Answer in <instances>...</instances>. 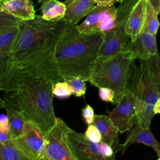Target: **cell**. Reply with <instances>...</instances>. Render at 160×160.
I'll use <instances>...</instances> for the list:
<instances>
[{
  "label": "cell",
  "mask_w": 160,
  "mask_h": 160,
  "mask_svg": "<svg viewBox=\"0 0 160 160\" xmlns=\"http://www.w3.org/2000/svg\"><path fill=\"white\" fill-rule=\"evenodd\" d=\"M68 138L77 160H116L114 150L105 142H92L86 138L84 134L78 132L71 128Z\"/></svg>",
  "instance_id": "obj_9"
},
{
  "label": "cell",
  "mask_w": 160,
  "mask_h": 160,
  "mask_svg": "<svg viewBox=\"0 0 160 160\" xmlns=\"http://www.w3.org/2000/svg\"><path fill=\"white\" fill-rule=\"evenodd\" d=\"M68 23L63 19L49 22L36 15L21 21L15 38L12 59L18 75L44 78L54 82L62 81L55 58L56 45Z\"/></svg>",
  "instance_id": "obj_1"
},
{
  "label": "cell",
  "mask_w": 160,
  "mask_h": 160,
  "mask_svg": "<svg viewBox=\"0 0 160 160\" xmlns=\"http://www.w3.org/2000/svg\"><path fill=\"white\" fill-rule=\"evenodd\" d=\"M157 160H160V158H159L158 159H157Z\"/></svg>",
  "instance_id": "obj_42"
},
{
  "label": "cell",
  "mask_w": 160,
  "mask_h": 160,
  "mask_svg": "<svg viewBox=\"0 0 160 160\" xmlns=\"http://www.w3.org/2000/svg\"><path fill=\"white\" fill-rule=\"evenodd\" d=\"M18 31V26L0 36V90L6 93L16 90L21 81L12 59V45Z\"/></svg>",
  "instance_id": "obj_8"
},
{
  "label": "cell",
  "mask_w": 160,
  "mask_h": 160,
  "mask_svg": "<svg viewBox=\"0 0 160 160\" xmlns=\"http://www.w3.org/2000/svg\"><path fill=\"white\" fill-rule=\"evenodd\" d=\"M94 0H75L66 6L63 20L67 23L76 25L84 16H86L96 6Z\"/></svg>",
  "instance_id": "obj_18"
},
{
  "label": "cell",
  "mask_w": 160,
  "mask_h": 160,
  "mask_svg": "<svg viewBox=\"0 0 160 160\" xmlns=\"http://www.w3.org/2000/svg\"><path fill=\"white\" fill-rule=\"evenodd\" d=\"M160 98V56L159 54L146 59Z\"/></svg>",
  "instance_id": "obj_23"
},
{
  "label": "cell",
  "mask_w": 160,
  "mask_h": 160,
  "mask_svg": "<svg viewBox=\"0 0 160 160\" xmlns=\"http://www.w3.org/2000/svg\"><path fill=\"white\" fill-rule=\"evenodd\" d=\"M74 1H75V0H65L64 2V3L65 4V5H66V6H68L69 5L71 2H72Z\"/></svg>",
  "instance_id": "obj_36"
},
{
  "label": "cell",
  "mask_w": 160,
  "mask_h": 160,
  "mask_svg": "<svg viewBox=\"0 0 160 160\" xmlns=\"http://www.w3.org/2000/svg\"><path fill=\"white\" fill-rule=\"evenodd\" d=\"M104 32L80 33L76 25L68 24L58 41L55 58L62 79L79 77L89 81L92 67L103 42Z\"/></svg>",
  "instance_id": "obj_2"
},
{
  "label": "cell",
  "mask_w": 160,
  "mask_h": 160,
  "mask_svg": "<svg viewBox=\"0 0 160 160\" xmlns=\"http://www.w3.org/2000/svg\"><path fill=\"white\" fill-rule=\"evenodd\" d=\"M4 12V9H3L2 4L0 3V13H1V12Z\"/></svg>",
  "instance_id": "obj_37"
},
{
  "label": "cell",
  "mask_w": 160,
  "mask_h": 160,
  "mask_svg": "<svg viewBox=\"0 0 160 160\" xmlns=\"http://www.w3.org/2000/svg\"><path fill=\"white\" fill-rule=\"evenodd\" d=\"M1 91V90H0ZM4 101L0 97V109L4 108Z\"/></svg>",
  "instance_id": "obj_35"
},
{
  "label": "cell",
  "mask_w": 160,
  "mask_h": 160,
  "mask_svg": "<svg viewBox=\"0 0 160 160\" xmlns=\"http://www.w3.org/2000/svg\"><path fill=\"white\" fill-rule=\"evenodd\" d=\"M13 141L28 160H36L44 149L46 136L39 128L26 121L21 134Z\"/></svg>",
  "instance_id": "obj_12"
},
{
  "label": "cell",
  "mask_w": 160,
  "mask_h": 160,
  "mask_svg": "<svg viewBox=\"0 0 160 160\" xmlns=\"http://www.w3.org/2000/svg\"><path fill=\"white\" fill-rule=\"evenodd\" d=\"M45 1H46V0H38V2L39 3H41V2H44Z\"/></svg>",
  "instance_id": "obj_38"
},
{
  "label": "cell",
  "mask_w": 160,
  "mask_h": 160,
  "mask_svg": "<svg viewBox=\"0 0 160 160\" xmlns=\"http://www.w3.org/2000/svg\"><path fill=\"white\" fill-rule=\"evenodd\" d=\"M2 2V0H0V3H1Z\"/></svg>",
  "instance_id": "obj_41"
},
{
  "label": "cell",
  "mask_w": 160,
  "mask_h": 160,
  "mask_svg": "<svg viewBox=\"0 0 160 160\" xmlns=\"http://www.w3.org/2000/svg\"><path fill=\"white\" fill-rule=\"evenodd\" d=\"M138 1L125 0L117 8L114 25L104 32V41L95 62L105 61L123 50L129 39L125 32L126 22L131 10Z\"/></svg>",
  "instance_id": "obj_6"
},
{
  "label": "cell",
  "mask_w": 160,
  "mask_h": 160,
  "mask_svg": "<svg viewBox=\"0 0 160 160\" xmlns=\"http://www.w3.org/2000/svg\"><path fill=\"white\" fill-rule=\"evenodd\" d=\"M12 139L11 134L9 132H0V142L4 143Z\"/></svg>",
  "instance_id": "obj_32"
},
{
  "label": "cell",
  "mask_w": 160,
  "mask_h": 160,
  "mask_svg": "<svg viewBox=\"0 0 160 160\" xmlns=\"http://www.w3.org/2000/svg\"><path fill=\"white\" fill-rule=\"evenodd\" d=\"M5 1V0H2V1ZM29 1H31V2H33V0H29Z\"/></svg>",
  "instance_id": "obj_40"
},
{
  "label": "cell",
  "mask_w": 160,
  "mask_h": 160,
  "mask_svg": "<svg viewBox=\"0 0 160 160\" xmlns=\"http://www.w3.org/2000/svg\"><path fill=\"white\" fill-rule=\"evenodd\" d=\"M82 116L86 124H92L94 121V112L93 108L89 104H87L82 109Z\"/></svg>",
  "instance_id": "obj_29"
},
{
  "label": "cell",
  "mask_w": 160,
  "mask_h": 160,
  "mask_svg": "<svg viewBox=\"0 0 160 160\" xmlns=\"http://www.w3.org/2000/svg\"><path fill=\"white\" fill-rule=\"evenodd\" d=\"M134 61L131 63L126 89L136 98L137 123L142 128H149L155 115L154 105L159 96L146 61L139 59V66H136Z\"/></svg>",
  "instance_id": "obj_4"
},
{
  "label": "cell",
  "mask_w": 160,
  "mask_h": 160,
  "mask_svg": "<svg viewBox=\"0 0 160 160\" xmlns=\"http://www.w3.org/2000/svg\"><path fill=\"white\" fill-rule=\"evenodd\" d=\"M96 4L98 6H113L116 2H118V0H94Z\"/></svg>",
  "instance_id": "obj_31"
},
{
  "label": "cell",
  "mask_w": 160,
  "mask_h": 160,
  "mask_svg": "<svg viewBox=\"0 0 160 160\" xmlns=\"http://www.w3.org/2000/svg\"><path fill=\"white\" fill-rule=\"evenodd\" d=\"M152 7L154 8L156 12L159 14L160 13V0H148Z\"/></svg>",
  "instance_id": "obj_33"
},
{
  "label": "cell",
  "mask_w": 160,
  "mask_h": 160,
  "mask_svg": "<svg viewBox=\"0 0 160 160\" xmlns=\"http://www.w3.org/2000/svg\"><path fill=\"white\" fill-rule=\"evenodd\" d=\"M108 116L119 133L130 131L137 123L136 101L130 90L126 89L121 99Z\"/></svg>",
  "instance_id": "obj_11"
},
{
  "label": "cell",
  "mask_w": 160,
  "mask_h": 160,
  "mask_svg": "<svg viewBox=\"0 0 160 160\" xmlns=\"http://www.w3.org/2000/svg\"><path fill=\"white\" fill-rule=\"evenodd\" d=\"M131 59L123 51L99 62H95L89 82L98 88H108L114 91V104L120 101L126 89Z\"/></svg>",
  "instance_id": "obj_5"
},
{
  "label": "cell",
  "mask_w": 160,
  "mask_h": 160,
  "mask_svg": "<svg viewBox=\"0 0 160 160\" xmlns=\"http://www.w3.org/2000/svg\"><path fill=\"white\" fill-rule=\"evenodd\" d=\"M158 15V14L156 12L154 8L147 0L146 18L143 31L148 32L154 36L156 35L159 27Z\"/></svg>",
  "instance_id": "obj_22"
},
{
  "label": "cell",
  "mask_w": 160,
  "mask_h": 160,
  "mask_svg": "<svg viewBox=\"0 0 160 160\" xmlns=\"http://www.w3.org/2000/svg\"><path fill=\"white\" fill-rule=\"evenodd\" d=\"M44 78L23 76L16 90L7 93L4 102L21 112L27 121L46 134L56 124L52 84Z\"/></svg>",
  "instance_id": "obj_3"
},
{
  "label": "cell",
  "mask_w": 160,
  "mask_h": 160,
  "mask_svg": "<svg viewBox=\"0 0 160 160\" xmlns=\"http://www.w3.org/2000/svg\"><path fill=\"white\" fill-rule=\"evenodd\" d=\"M0 132H9L10 127L8 116L4 114L0 115Z\"/></svg>",
  "instance_id": "obj_30"
},
{
  "label": "cell",
  "mask_w": 160,
  "mask_h": 160,
  "mask_svg": "<svg viewBox=\"0 0 160 160\" xmlns=\"http://www.w3.org/2000/svg\"><path fill=\"white\" fill-rule=\"evenodd\" d=\"M5 12L22 21H29L36 17L33 2L29 0H5L2 2Z\"/></svg>",
  "instance_id": "obj_17"
},
{
  "label": "cell",
  "mask_w": 160,
  "mask_h": 160,
  "mask_svg": "<svg viewBox=\"0 0 160 160\" xmlns=\"http://www.w3.org/2000/svg\"><path fill=\"white\" fill-rule=\"evenodd\" d=\"M0 160H28L18 149L13 139L0 142Z\"/></svg>",
  "instance_id": "obj_21"
},
{
  "label": "cell",
  "mask_w": 160,
  "mask_h": 160,
  "mask_svg": "<svg viewBox=\"0 0 160 160\" xmlns=\"http://www.w3.org/2000/svg\"><path fill=\"white\" fill-rule=\"evenodd\" d=\"M21 21L7 12L0 13V34L8 32L18 26Z\"/></svg>",
  "instance_id": "obj_24"
},
{
  "label": "cell",
  "mask_w": 160,
  "mask_h": 160,
  "mask_svg": "<svg viewBox=\"0 0 160 160\" xmlns=\"http://www.w3.org/2000/svg\"><path fill=\"white\" fill-rule=\"evenodd\" d=\"M99 96L105 102H109L114 104L115 93L113 90L108 88H99Z\"/></svg>",
  "instance_id": "obj_28"
},
{
  "label": "cell",
  "mask_w": 160,
  "mask_h": 160,
  "mask_svg": "<svg viewBox=\"0 0 160 160\" xmlns=\"http://www.w3.org/2000/svg\"><path fill=\"white\" fill-rule=\"evenodd\" d=\"M84 136L88 140L92 142L99 143L101 142V135L98 128L93 124L88 125L85 131Z\"/></svg>",
  "instance_id": "obj_27"
},
{
  "label": "cell",
  "mask_w": 160,
  "mask_h": 160,
  "mask_svg": "<svg viewBox=\"0 0 160 160\" xmlns=\"http://www.w3.org/2000/svg\"><path fill=\"white\" fill-rule=\"evenodd\" d=\"M66 11L64 2L56 0H46L41 6V17L49 22H57L63 19Z\"/></svg>",
  "instance_id": "obj_19"
},
{
  "label": "cell",
  "mask_w": 160,
  "mask_h": 160,
  "mask_svg": "<svg viewBox=\"0 0 160 160\" xmlns=\"http://www.w3.org/2000/svg\"><path fill=\"white\" fill-rule=\"evenodd\" d=\"M52 92L53 96L59 99L68 98L72 94L70 85L65 81L54 82L52 84Z\"/></svg>",
  "instance_id": "obj_25"
},
{
  "label": "cell",
  "mask_w": 160,
  "mask_h": 160,
  "mask_svg": "<svg viewBox=\"0 0 160 160\" xmlns=\"http://www.w3.org/2000/svg\"><path fill=\"white\" fill-rule=\"evenodd\" d=\"M70 128L57 118L54 127L46 134L45 145L36 160H77L69 143Z\"/></svg>",
  "instance_id": "obj_7"
},
{
  "label": "cell",
  "mask_w": 160,
  "mask_h": 160,
  "mask_svg": "<svg viewBox=\"0 0 160 160\" xmlns=\"http://www.w3.org/2000/svg\"><path fill=\"white\" fill-rule=\"evenodd\" d=\"M63 81H66L71 86L72 94L76 97L83 96L86 91V85L85 81L79 77L71 78L69 79H64Z\"/></svg>",
  "instance_id": "obj_26"
},
{
  "label": "cell",
  "mask_w": 160,
  "mask_h": 160,
  "mask_svg": "<svg viewBox=\"0 0 160 160\" xmlns=\"http://www.w3.org/2000/svg\"><path fill=\"white\" fill-rule=\"evenodd\" d=\"M153 111L155 114H160V98H159L157 102H156L153 109Z\"/></svg>",
  "instance_id": "obj_34"
},
{
  "label": "cell",
  "mask_w": 160,
  "mask_h": 160,
  "mask_svg": "<svg viewBox=\"0 0 160 160\" xmlns=\"http://www.w3.org/2000/svg\"><path fill=\"white\" fill-rule=\"evenodd\" d=\"M134 143H141L151 147L160 158V143L154 136L150 127L142 128L138 123L135 124L131 130L128 131L126 138L121 144L122 154L130 145Z\"/></svg>",
  "instance_id": "obj_14"
},
{
  "label": "cell",
  "mask_w": 160,
  "mask_h": 160,
  "mask_svg": "<svg viewBox=\"0 0 160 160\" xmlns=\"http://www.w3.org/2000/svg\"><path fill=\"white\" fill-rule=\"evenodd\" d=\"M122 51L131 59H148L158 54L156 36L143 31L135 39H129Z\"/></svg>",
  "instance_id": "obj_13"
},
{
  "label": "cell",
  "mask_w": 160,
  "mask_h": 160,
  "mask_svg": "<svg viewBox=\"0 0 160 160\" xmlns=\"http://www.w3.org/2000/svg\"><path fill=\"white\" fill-rule=\"evenodd\" d=\"M4 108L7 112L12 138L16 139L21 134L27 120L21 112L5 102Z\"/></svg>",
  "instance_id": "obj_20"
},
{
  "label": "cell",
  "mask_w": 160,
  "mask_h": 160,
  "mask_svg": "<svg viewBox=\"0 0 160 160\" xmlns=\"http://www.w3.org/2000/svg\"><path fill=\"white\" fill-rule=\"evenodd\" d=\"M117 8L114 6L96 5L85 19L76 26L78 31L84 34H92L98 32H105L114 25Z\"/></svg>",
  "instance_id": "obj_10"
},
{
  "label": "cell",
  "mask_w": 160,
  "mask_h": 160,
  "mask_svg": "<svg viewBox=\"0 0 160 160\" xmlns=\"http://www.w3.org/2000/svg\"><path fill=\"white\" fill-rule=\"evenodd\" d=\"M93 124L99 130L102 142L110 145L116 153L121 151L122 146L118 138L119 132L109 116L95 115Z\"/></svg>",
  "instance_id": "obj_15"
},
{
  "label": "cell",
  "mask_w": 160,
  "mask_h": 160,
  "mask_svg": "<svg viewBox=\"0 0 160 160\" xmlns=\"http://www.w3.org/2000/svg\"><path fill=\"white\" fill-rule=\"evenodd\" d=\"M123 1L124 0H118V2H120V3H122Z\"/></svg>",
  "instance_id": "obj_39"
},
{
  "label": "cell",
  "mask_w": 160,
  "mask_h": 160,
  "mask_svg": "<svg viewBox=\"0 0 160 160\" xmlns=\"http://www.w3.org/2000/svg\"><path fill=\"white\" fill-rule=\"evenodd\" d=\"M147 0H139L132 9L126 22L125 32L131 40L135 39L143 31Z\"/></svg>",
  "instance_id": "obj_16"
}]
</instances>
